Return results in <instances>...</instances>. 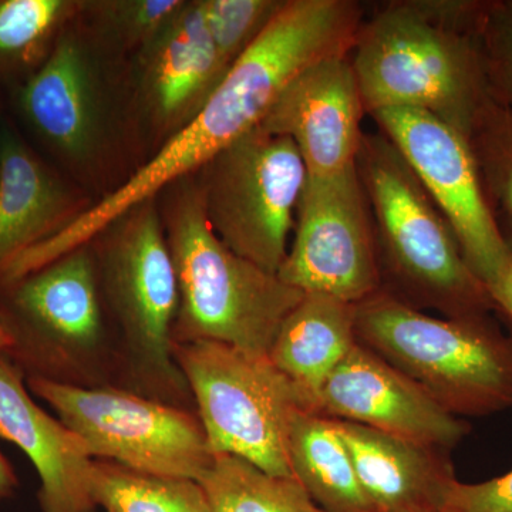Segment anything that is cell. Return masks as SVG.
Returning <instances> with one entry per match:
<instances>
[{
	"label": "cell",
	"instance_id": "obj_9",
	"mask_svg": "<svg viewBox=\"0 0 512 512\" xmlns=\"http://www.w3.org/2000/svg\"><path fill=\"white\" fill-rule=\"evenodd\" d=\"M293 241L278 276L303 293L360 303L382 288L375 229L357 164L306 178Z\"/></svg>",
	"mask_w": 512,
	"mask_h": 512
},
{
	"label": "cell",
	"instance_id": "obj_24",
	"mask_svg": "<svg viewBox=\"0 0 512 512\" xmlns=\"http://www.w3.org/2000/svg\"><path fill=\"white\" fill-rule=\"evenodd\" d=\"M72 3L66 0H0V67L35 66Z\"/></svg>",
	"mask_w": 512,
	"mask_h": 512
},
{
	"label": "cell",
	"instance_id": "obj_30",
	"mask_svg": "<svg viewBox=\"0 0 512 512\" xmlns=\"http://www.w3.org/2000/svg\"><path fill=\"white\" fill-rule=\"evenodd\" d=\"M16 343L18 340H16L12 319H10L6 308L0 305V352L5 353L8 357L12 356L16 349Z\"/></svg>",
	"mask_w": 512,
	"mask_h": 512
},
{
	"label": "cell",
	"instance_id": "obj_8",
	"mask_svg": "<svg viewBox=\"0 0 512 512\" xmlns=\"http://www.w3.org/2000/svg\"><path fill=\"white\" fill-rule=\"evenodd\" d=\"M111 227L104 279L127 359L137 379L168 403L188 386L174 359L177 274L156 202L138 205Z\"/></svg>",
	"mask_w": 512,
	"mask_h": 512
},
{
	"label": "cell",
	"instance_id": "obj_26",
	"mask_svg": "<svg viewBox=\"0 0 512 512\" xmlns=\"http://www.w3.org/2000/svg\"><path fill=\"white\" fill-rule=\"evenodd\" d=\"M478 42L491 99L512 107V0H483Z\"/></svg>",
	"mask_w": 512,
	"mask_h": 512
},
{
	"label": "cell",
	"instance_id": "obj_7",
	"mask_svg": "<svg viewBox=\"0 0 512 512\" xmlns=\"http://www.w3.org/2000/svg\"><path fill=\"white\" fill-rule=\"evenodd\" d=\"M26 384L84 441L94 460L194 481L214 460L200 419L174 404L42 376H29Z\"/></svg>",
	"mask_w": 512,
	"mask_h": 512
},
{
	"label": "cell",
	"instance_id": "obj_6",
	"mask_svg": "<svg viewBox=\"0 0 512 512\" xmlns=\"http://www.w3.org/2000/svg\"><path fill=\"white\" fill-rule=\"evenodd\" d=\"M197 174L202 207L215 235L235 254L278 275L308 178L291 138L256 127Z\"/></svg>",
	"mask_w": 512,
	"mask_h": 512
},
{
	"label": "cell",
	"instance_id": "obj_25",
	"mask_svg": "<svg viewBox=\"0 0 512 512\" xmlns=\"http://www.w3.org/2000/svg\"><path fill=\"white\" fill-rule=\"evenodd\" d=\"M284 2L285 0H200L202 18L227 72L271 22Z\"/></svg>",
	"mask_w": 512,
	"mask_h": 512
},
{
	"label": "cell",
	"instance_id": "obj_14",
	"mask_svg": "<svg viewBox=\"0 0 512 512\" xmlns=\"http://www.w3.org/2000/svg\"><path fill=\"white\" fill-rule=\"evenodd\" d=\"M23 377L0 352V439L19 447L35 466L42 512H96L90 491L94 458L72 429L32 399Z\"/></svg>",
	"mask_w": 512,
	"mask_h": 512
},
{
	"label": "cell",
	"instance_id": "obj_5",
	"mask_svg": "<svg viewBox=\"0 0 512 512\" xmlns=\"http://www.w3.org/2000/svg\"><path fill=\"white\" fill-rule=\"evenodd\" d=\"M212 454H229L276 477L293 478L288 437L308 407L269 360L215 342L174 343Z\"/></svg>",
	"mask_w": 512,
	"mask_h": 512
},
{
	"label": "cell",
	"instance_id": "obj_1",
	"mask_svg": "<svg viewBox=\"0 0 512 512\" xmlns=\"http://www.w3.org/2000/svg\"><path fill=\"white\" fill-rule=\"evenodd\" d=\"M483 0H394L363 20L350 62L366 114L417 110L470 136L491 104L478 42Z\"/></svg>",
	"mask_w": 512,
	"mask_h": 512
},
{
	"label": "cell",
	"instance_id": "obj_20",
	"mask_svg": "<svg viewBox=\"0 0 512 512\" xmlns=\"http://www.w3.org/2000/svg\"><path fill=\"white\" fill-rule=\"evenodd\" d=\"M293 478L325 512H375L363 493L335 420L302 409L288 437Z\"/></svg>",
	"mask_w": 512,
	"mask_h": 512
},
{
	"label": "cell",
	"instance_id": "obj_13",
	"mask_svg": "<svg viewBox=\"0 0 512 512\" xmlns=\"http://www.w3.org/2000/svg\"><path fill=\"white\" fill-rule=\"evenodd\" d=\"M365 114L350 55L333 56L299 73L259 128L291 138L309 178H329L356 165Z\"/></svg>",
	"mask_w": 512,
	"mask_h": 512
},
{
	"label": "cell",
	"instance_id": "obj_22",
	"mask_svg": "<svg viewBox=\"0 0 512 512\" xmlns=\"http://www.w3.org/2000/svg\"><path fill=\"white\" fill-rule=\"evenodd\" d=\"M90 491L107 512H211L198 481L140 473L111 461L94 460Z\"/></svg>",
	"mask_w": 512,
	"mask_h": 512
},
{
	"label": "cell",
	"instance_id": "obj_23",
	"mask_svg": "<svg viewBox=\"0 0 512 512\" xmlns=\"http://www.w3.org/2000/svg\"><path fill=\"white\" fill-rule=\"evenodd\" d=\"M467 143L501 229L512 231V107L491 104Z\"/></svg>",
	"mask_w": 512,
	"mask_h": 512
},
{
	"label": "cell",
	"instance_id": "obj_17",
	"mask_svg": "<svg viewBox=\"0 0 512 512\" xmlns=\"http://www.w3.org/2000/svg\"><path fill=\"white\" fill-rule=\"evenodd\" d=\"M141 87L160 123L177 124L200 110L227 70L204 18L200 2H187L181 12L141 50Z\"/></svg>",
	"mask_w": 512,
	"mask_h": 512
},
{
	"label": "cell",
	"instance_id": "obj_10",
	"mask_svg": "<svg viewBox=\"0 0 512 512\" xmlns=\"http://www.w3.org/2000/svg\"><path fill=\"white\" fill-rule=\"evenodd\" d=\"M370 117L450 224L471 271L490 288L507 264L508 245L466 138L424 111L383 110Z\"/></svg>",
	"mask_w": 512,
	"mask_h": 512
},
{
	"label": "cell",
	"instance_id": "obj_4",
	"mask_svg": "<svg viewBox=\"0 0 512 512\" xmlns=\"http://www.w3.org/2000/svg\"><path fill=\"white\" fill-rule=\"evenodd\" d=\"M356 339L458 419L512 409V333L493 315L434 318L379 289L356 305Z\"/></svg>",
	"mask_w": 512,
	"mask_h": 512
},
{
	"label": "cell",
	"instance_id": "obj_19",
	"mask_svg": "<svg viewBox=\"0 0 512 512\" xmlns=\"http://www.w3.org/2000/svg\"><path fill=\"white\" fill-rule=\"evenodd\" d=\"M357 343L356 305L322 293H305L269 350V360L316 412L323 384Z\"/></svg>",
	"mask_w": 512,
	"mask_h": 512
},
{
	"label": "cell",
	"instance_id": "obj_16",
	"mask_svg": "<svg viewBox=\"0 0 512 512\" xmlns=\"http://www.w3.org/2000/svg\"><path fill=\"white\" fill-rule=\"evenodd\" d=\"M33 130L66 157L89 156L99 134L96 80L89 56L73 36H62L18 94Z\"/></svg>",
	"mask_w": 512,
	"mask_h": 512
},
{
	"label": "cell",
	"instance_id": "obj_31",
	"mask_svg": "<svg viewBox=\"0 0 512 512\" xmlns=\"http://www.w3.org/2000/svg\"><path fill=\"white\" fill-rule=\"evenodd\" d=\"M18 488V477L10 466L8 458L0 451V500L9 498Z\"/></svg>",
	"mask_w": 512,
	"mask_h": 512
},
{
	"label": "cell",
	"instance_id": "obj_11",
	"mask_svg": "<svg viewBox=\"0 0 512 512\" xmlns=\"http://www.w3.org/2000/svg\"><path fill=\"white\" fill-rule=\"evenodd\" d=\"M10 292L16 349L10 359L29 376L55 379L56 370L76 355L99 348L103 315L96 268L86 247L33 272Z\"/></svg>",
	"mask_w": 512,
	"mask_h": 512
},
{
	"label": "cell",
	"instance_id": "obj_2",
	"mask_svg": "<svg viewBox=\"0 0 512 512\" xmlns=\"http://www.w3.org/2000/svg\"><path fill=\"white\" fill-rule=\"evenodd\" d=\"M356 164L372 212L380 289L444 318L498 313L450 224L392 141L380 131L365 134Z\"/></svg>",
	"mask_w": 512,
	"mask_h": 512
},
{
	"label": "cell",
	"instance_id": "obj_29",
	"mask_svg": "<svg viewBox=\"0 0 512 512\" xmlns=\"http://www.w3.org/2000/svg\"><path fill=\"white\" fill-rule=\"evenodd\" d=\"M503 232L508 245L507 264L495 284L488 288V292L493 298L497 312L512 325V231L503 229Z\"/></svg>",
	"mask_w": 512,
	"mask_h": 512
},
{
	"label": "cell",
	"instance_id": "obj_21",
	"mask_svg": "<svg viewBox=\"0 0 512 512\" xmlns=\"http://www.w3.org/2000/svg\"><path fill=\"white\" fill-rule=\"evenodd\" d=\"M198 483L211 512H325L295 478L271 476L229 454H214Z\"/></svg>",
	"mask_w": 512,
	"mask_h": 512
},
{
	"label": "cell",
	"instance_id": "obj_3",
	"mask_svg": "<svg viewBox=\"0 0 512 512\" xmlns=\"http://www.w3.org/2000/svg\"><path fill=\"white\" fill-rule=\"evenodd\" d=\"M178 183L165 228L178 284L174 343L215 342L268 356L305 293L231 251L212 231L197 183Z\"/></svg>",
	"mask_w": 512,
	"mask_h": 512
},
{
	"label": "cell",
	"instance_id": "obj_18",
	"mask_svg": "<svg viewBox=\"0 0 512 512\" xmlns=\"http://www.w3.org/2000/svg\"><path fill=\"white\" fill-rule=\"evenodd\" d=\"M72 200L9 124L0 127V276L70 221Z\"/></svg>",
	"mask_w": 512,
	"mask_h": 512
},
{
	"label": "cell",
	"instance_id": "obj_15",
	"mask_svg": "<svg viewBox=\"0 0 512 512\" xmlns=\"http://www.w3.org/2000/svg\"><path fill=\"white\" fill-rule=\"evenodd\" d=\"M335 420V419H333ZM375 512H441L457 480L450 451L335 420Z\"/></svg>",
	"mask_w": 512,
	"mask_h": 512
},
{
	"label": "cell",
	"instance_id": "obj_28",
	"mask_svg": "<svg viewBox=\"0 0 512 512\" xmlns=\"http://www.w3.org/2000/svg\"><path fill=\"white\" fill-rule=\"evenodd\" d=\"M441 512H512V470L483 483H463L457 478Z\"/></svg>",
	"mask_w": 512,
	"mask_h": 512
},
{
	"label": "cell",
	"instance_id": "obj_27",
	"mask_svg": "<svg viewBox=\"0 0 512 512\" xmlns=\"http://www.w3.org/2000/svg\"><path fill=\"white\" fill-rule=\"evenodd\" d=\"M185 3L183 0H121L107 3L104 9L121 37L143 50L170 25Z\"/></svg>",
	"mask_w": 512,
	"mask_h": 512
},
{
	"label": "cell",
	"instance_id": "obj_12",
	"mask_svg": "<svg viewBox=\"0 0 512 512\" xmlns=\"http://www.w3.org/2000/svg\"><path fill=\"white\" fill-rule=\"evenodd\" d=\"M316 413L450 453L470 433L466 420L360 343L323 384Z\"/></svg>",
	"mask_w": 512,
	"mask_h": 512
}]
</instances>
